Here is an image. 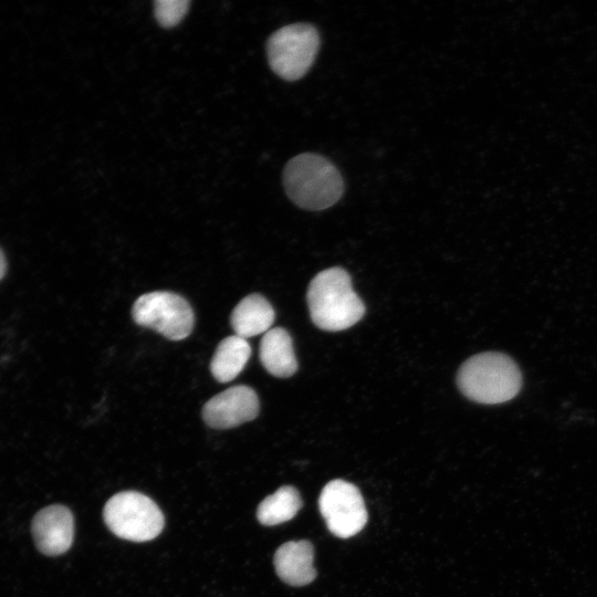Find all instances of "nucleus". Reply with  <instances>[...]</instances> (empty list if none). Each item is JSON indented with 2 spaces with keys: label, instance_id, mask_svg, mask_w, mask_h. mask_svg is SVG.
Instances as JSON below:
<instances>
[{
  "label": "nucleus",
  "instance_id": "f257e3e1",
  "mask_svg": "<svg viewBox=\"0 0 597 597\" xmlns=\"http://www.w3.org/2000/svg\"><path fill=\"white\" fill-rule=\"evenodd\" d=\"M306 298L312 322L323 331L346 329L365 314V305L353 290L349 274L342 268L316 274Z\"/></svg>",
  "mask_w": 597,
  "mask_h": 597
},
{
  "label": "nucleus",
  "instance_id": "f03ea898",
  "mask_svg": "<svg viewBox=\"0 0 597 597\" xmlns=\"http://www.w3.org/2000/svg\"><path fill=\"white\" fill-rule=\"evenodd\" d=\"M522 381L516 363L499 352H485L470 357L457 375L461 392L470 400L484 405L513 399L520 392Z\"/></svg>",
  "mask_w": 597,
  "mask_h": 597
},
{
  "label": "nucleus",
  "instance_id": "7ed1b4c3",
  "mask_svg": "<svg viewBox=\"0 0 597 597\" xmlns=\"http://www.w3.org/2000/svg\"><path fill=\"white\" fill-rule=\"evenodd\" d=\"M283 185L289 198L306 210L329 208L344 192L337 168L325 157L312 153L301 154L286 164Z\"/></svg>",
  "mask_w": 597,
  "mask_h": 597
},
{
  "label": "nucleus",
  "instance_id": "20e7f679",
  "mask_svg": "<svg viewBox=\"0 0 597 597\" xmlns=\"http://www.w3.org/2000/svg\"><path fill=\"white\" fill-rule=\"evenodd\" d=\"M103 517L112 533L133 542L154 540L165 525L158 505L147 495L136 491H124L113 495L104 506Z\"/></svg>",
  "mask_w": 597,
  "mask_h": 597
},
{
  "label": "nucleus",
  "instance_id": "39448f33",
  "mask_svg": "<svg viewBox=\"0 0 597 597\" xmlns=\"http://www.w3.org/2000/svg\"><path fill=\"white\" fill-rule=\"evenodd\" d=\"M318 49V31L307 23L285 25L275 31L266 43L272 71L286 81L303 77L314 63Z\"/></svg>",
  "mask_w": 597,
  "mask_h": 597
},
{
  "label": "nucleus",
  "instance_id": "423d86ee",
  "mask_svg": "<svg viewBox=\"0 0 597 597\" xmlns=\"http://www.w3.org/2000/svg\"><path fill=\"white\" fill-rule=\"evenodd\" d=\"M132 316L136 324L156 331L171 341H181L190 335L195 314L188 301L169 291H155L139 296Z\"/></svg>",
  "mask_w": 597,
  "mask_h": 597
},
{
  "label": "nucleus",
  "instance_id": "0eeeda50",
  "mask_svg": "<svg viewBox=\"0 0 597 597\" xmlns=\"http://www.w3.org/2000/svg\"><path fill=\"white\" fill-rule=\"evenodd\" d=\"M318 507L332 534L341 538L356 535L368 515L359 490L344 480H333L322 490Z\"/></svg>",
  "mask_w": 597,
  "mask_h": 597
},
{
  "label": "nucleus",
  "instance_id": "6e6552de",
  "mask_svg": "<svg viewBox=\"0 0 597 597\" xmlns=\"http://www.w3.org/2000/svg\"><path fill=\"white\" fill-rule=\"evenodd\" d=\"M260 409L256 392L249 386L230 387L209 399L202 418L213 429H230L253 420Z\"/></svg>",
  "mask_w": 597,
  "mask_h": 597
},
{
  "label": "nucleus",
  "instance_id": "1a4fd4ad",
  "mask_svg": "<svg viewBox=\"0 0 597 597\" xmlns=\"http://www.w3.org/2000/svg\"><path fill=\"white\" fill-rule=\"evenodd\" d=\"M31 531L34 543L42 554L61 555L67 552L73 543V514L60 504L46 506L34 515Z\"/></svg>",
  "mask_w": 597,
  "mask_h": 597
},
{
  "label": "nucleus",
  "instance_id": "9d476101",
  "mask_svg": "<svg viewBox=\"0 0 597 597\" xmlns=\"http://www.w3.org/2000/svg\"><path fill=\"white\" fill-rule=\"evenodd\" d=\"M313 561V545L304 540L284 543L273 558L277 576L291 586H304L315 579Z\"/></svg>",
  "mask_w": 597,
  "mask_h": 597
},
{
  "label": "nucleus",
  "instance_id": "9b49d317",
  "mask_svg": "<svg viewBox=\"0 0 597 597\" xmlns=\"http://www.w3.org/2000/svg\"><path fill=\"white\" fill-rule=\"evenodd\" d=\"M275 313L269 301L260 294L243 297L233 308L230 323L234 332L243 338L265 334L274 322Z\"/></svg>",
  "mask_w": 597,
  "mask_h": 597
},
{
  "label": "nucleus",
  "instance_id": "f8f14e48",
  "mask_svg": "<svg viewBox=\"0 0 597 597\" xmlns=\"http://www.w3.org/2000/svg\"><path fill=\"white\" fill-rule=\"evenodd\" d=\"M259 356L261 364L271 375L287 378L297 370L293 342L282 327H274L263 334Z\"/></svg>",
  "mask_w": 597,
  "mask_h": 597
},
{
  "label": "nucleus",
  "instance_id": "ddd939ff",
  "mask_svg": "<svg viewBox=\"0 0 597 597\" xmlns=\"http://www.w3.org/2000/svg\"><path fill=\"white\" fill-rule=\"evenodd\" d=\"M251 356L248 341L238 335L222 339L212 356L210 371L219 383L233 380L245 367Z\"/></svg>",
  "mask_w": 597,
  "mask_h": 597
},
{
  "label": "nucleus",
  "instance_id": "4468645a",
  "mask_svg": "<svg viewBox=\"0 0 597 597\" xmlns=\"http://www.w3.org/2000/svg\"><path fill=\"white\" fill-rule=\"evenodd\" d=\"M301 507L298 491L291 485H283L259 504L256 517L261 524L273 526L292 520Z\"/></svg>",
  "mask_w": 597,
  "mask_h": 597
},
{
  "label": "nucleus",
  "instance_id": "2eb2a0df",
  "mask_svg": "<svg viewBox=\"0 0 597 597\" xmlns=\"http://www.w3.org/2000/svg\"><path fill=\"white\" fill-rule=\"evenodd\" d=\"M188 0H157L154 3V13L157 22L164 28L178 24L188 12Z\"/></svg>",
  "mask_w": 597,
  "mask_h": 597
},
{
  "label": "nucleus",
  "instance_id": "dca6fc26",
  "mask_svg": "<svg viewBox=\"0 0 597 597\" xmlns=\"http://www.w3.org/2000/svg\"><path fill=\"white\" fill-rule=\"evenodd\" d=\"M6 270H7V261H6L3 252L0 249V280L6 274Z\"/></svg>",
  "mask_w": 597,
  "mask_h": 597
}]
</instances>
